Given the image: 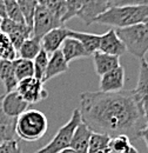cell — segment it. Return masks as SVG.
<instances>
[{
  "label": "cell",
  "instance_id": "38",
  "mask_svg": "<svg viewBox=\"0 0 148 153\" xmlns=\"http://www.w3.org/2000/svg\"><path fill=\"white\" fill-rule=\"evenodd\" d=\"M144 24H145V26L147 27V30H148V17L146 18V19H145V21H144Z\"/></svg>",
  "mask_w": 148,
  "mask_h": 153
},
{
  "label": "cell",
  "instance_id": "20",
  "mask_svg": "<svg viewBox=\"0 0 148 153\" xmlns=\"http://www.w3.org/2000/svg\"><path fill=\"white\" fill-rule=\"evenodd\" d=\"M68 37L78 39L84 47L87 50V52L92 56L94 52L99 51V44H100V36L93 34V33H86V32H80V31H74L70 30Z\"/></svg>",
  "mask_w": 148,
  "mask_h": 153
},
{
  "label": "cell",
  "instance_id": "14",
  "mask_svg": "<svg viewBox=\"0 0 148 153\" xmlns=\"http://www.w3.org/2000/svg\"><path fill=\"white\" fill-rule=\"evenodd\" d=\"M138 100L140 101V105L145 112L148 114V62L146 59H141L140 64V72H139V79L136 87L133 90Z\"/></svg>",
  "mask_w": 148,
  "mask_h": 153
},
{
  "label": "cell",
  "instance_id": "18",
  "mask_svg": "<svg viewBox=\"0 0 148 153\" xmlns=\"http://www.w3.org/2000/svg\"><path fill=\"white\" fill-rule=\"evenodd\" d=\"M91 135H92L91 128L85 123L81 121L74 131L70 147L78 153H88V144Z\"/></svg>",
  "mask_w": 148,
  "mask_h": 153
},
{
  "label": "cell",
  "instance_id": "8",
  "mask_svg": "<svg viewBox=\"0 0 148 153\" xmlns=\"http://www.w3.org/2000/svg\"><path fill=\"white\" fill-rule=\"evenodd\" d=\"M0 31L8 36L12 45L18 51L25 40L32 37L33 30L26 22H17L8 18H4L0 25Z\"/></svg>",
  "mask_w": 148,
  "mask_h": 153
},
{
  "label": "cell",
  "instance_id": "24",
  "mask_svg": "<svg viewBox=\"0 0 148 153\" xmlns=\"http://www.w3.org/2000/svg\"><path fill=\"white\" fill-rule=\"evenodd\" d=\"M133 147L134 146L130 143V137L125 134H120L111 138L106 153H126L130 151Z\"/></svg>",
  "mask_w": 148,
  "mask_h": 153
},
{
  "label": "cell",
  "instance_id": "2",
  "mask_svg": "<svg viewBox=\"0 0 148 153\" xmlns=\"http://www.w3.org/2000/svg\"><path fill=\"white\" fill-rule=\"evenodd\" d=\"M147 17L148 6L146 5H120L111 6L95 19V22L116 28H124L141 24Z\"/></svg>",
  "mask_w": 148,
  "mask_h": 153
},
{
  "label": "cell",
  "instance_id": "21",
  "mask_svg": "<svg viewBox=\"0 0 148 153\" xmlns=\"http://www.w3.org/2000/svg\"><path fill=\"white\" fill-rule=\"evenodd\" d=\"M41 48H42L41 38L32 36L31 38L25 40L22 42V45L20 46V48L18 50V57L28 59V60H33L38 56V53L41 51Z\"/></svg>",
  "mask_w": 148,
  "mask_h": 153
},
{
  "label": "cell",
  "instance_id": "40",
  "mask_svg": "<svg viewBox=\"0 0 148 153\" xmlns=\"http://www.w3.org/2000/svg\"><path fill=\"white\" fill-rule=\"evenodd\" d=\"M146 123H147V127H148V114L146 115Z\"/></svg>",
  "mask_w": 148,
  "mask_h": 153
},
{
  "label": "cell",
  "instance_id": "33",
  "mask_svg": "<svg viewBox=\"0 0 148 153\" xmlns=\"http://www.w3.org/2000/svg\"><path fill=\"white\" fill-rule=\"evenodd\" d=\"M120 5H146L148 6V0H114L111 6Z\"/></svg>",
  "mask_w": 148,
  "mask_h": 153
},
{
  "label": "cell",
  "instance_id": "31",
  "mask_svg": "<svg viewBox=\"0 0 148 153\" xmlns=\"http://www.w3.org/2000/svg\"><path fill=\"white\" fill-rule=\"evenodd\" d=\"M82 1L84 0H65L66 8H67V12H66V16H65V19H64L65 22L78 16V13H79V11L82 6Z\"/></svg>",
  "mask_w": 148,
  "mask_h": 153
},
{
  "label": "cell",
  "instance_id": "6",
  "mask_svg": "<svg viewBox=\"0 0 148 153\" xmlns=\"http://www.w3.org/2000/svg\"><path fill=\"white\" fill-rule=\"evenodd\" d=\"M60 26H64V24L50 10H47L42 5H38L33 16V24H32L33 34L32 36L42 38L47 32Z\"/></svg>",
  "mask_w": 148,
  "mask_h": 153
},
{
  "label": "cell",
  "instance_id": "15",
  "mask_svg": "<svg viewBox=\"0 0 148 153\" xmlns=\"http://www.w3.org/2000/svg\"><path fill=\"white\" fill-rule=\"evenodd\" d=\"M60 51L68 64L76 59L91 57V54L87 52V50L84 47V45L78 39L72 38V37H67L65 39V41L62 42V45L60 47Z\"/></svg>",
  "mask_w": 148,
  "mask_h": 153
},
{
  "label": "cell",
  "instance_id": "12",
  "mask_svg": "<svg viewBox=\"0 0 148 153\" xmlns=\"http://www.w3.org/2000/svg\"><path fill=\"white\" fill-rule=\"evenodd\" d=\"M99 51L107 53V54H112V56H118V57H121L122 54L127 52L125 44L119 38L114 28H111L110 31L100 36Z\"/></svg>",
  "mask_w": 148,
  "mask_h": 153
},
{
  "label": "cell",
  "instance_id": "16",
  "mask_svg": "<svg viewBox=\"0 0 148 153\" xmlns=\"http://www.w3.org/2000/svg\"><path fill=\"white\" fill-rule=\"evenodd\" d=\"M92 57L95 73L100 76L120 66V57L118 56H112L101 51H96L93 53Z\"/></svg>",
  "mask_w": 148,
  "mask_h": 153
},
{
  "label": "cell",
  "instance_id": "36",
  "mask_svg": "<svg viewBox=\"0 0 148 153\" xmlns=\"http://www.w3.org/2000/svg\"><path fill=\"white\" fill-rule=\"evenodd\" d=\"M59 153H78L76 151H74L73 149H71V147H68V149H65V150H62V151H60Z\"/></svg>",
  "mask_w": 148,
  "mask_h": 153
},
{
  "label": "cell",
  "instance_id": "1",
  "mask_svg": "<svg viewBox=\"0 0 148 153\" xmlns=\"http://www.w3.org/2000/svg\"><path fill=\"white\" fill-rule=\"evenodd\" d=\"M80 114L92 132L115 137L125 134L139 138L147 127L146 114L134 91L82 92L80 94Z\"/></svg>",
  "mask_w": 148,
  "mask_h": 153
},
{
  "label": "cell",
  "instance_id": "37",
  "mask_svg": "<svg viewBox=\"0 0 148 153\" xmlns=\"http://www.w3.org/2000/svg\"><path fill=\"white\" fill-rule=\"evenodd\" d=\"M126 153H139V152L136 151V149H135V147H133L130 151H128V152H126Z\"/></svg>",
  "mask_w": 148,
  "mask_h": 153
},
{
  "label": "cell",
  "instance_id": "32",
  "mask_svg": "<svg viewBox=\"0 0 148 153\" xmlns=\"http://www.w3.org/2000/svg\"><path fill=\"white\" fill-rule=\"evenodd\" d=\"M0 153H22V151L18 141L12 139L0 144Z\"/></svg>",
  "mask_w": 148,
  "mask_h": 153
},
{
  "label": "cell",
  "instance_id": "28",
  "mask_svg": "<svg viewBox=\"0 0 148 153\" xmlns=\"http://www.w3.org/2000/svg\"><path fill=\"white\" fill-rule=\"evenodd\" d=\"M39 5L45 6V7H46L47 10H50L62 24H65L64 19H65V16H66V12H67L65 0H45L42 4H39Z\"/></svg>",
  "mask_w": 148,
  "mask_h": 153
},
{
  "label": "cell",
  "instance_id": "43",
  "mask_svg": "<svg viewBox=\"0 0 148 153\" xmlns=\"http://www.w3.org/2000/svg\"><path fill=\"white\" fill-rule=\"evenodd\" d=\"M2 97H4V96H0V101H1V99H2Z\"/></svg>",
  "mask_w": 148,
  "mask_h": 153
},
{
  "label": "cell",
  "instance_id": "30",
  "mask_svg": "<svg viewBox=\"0 0 148 153\" xmlns=\"http://www.w3.org/2000/svg\"><path fill=\"white\" fill-rule=\"evenodd\" d=\"M5 5H6V18L17 22H26L17 0H5Z\"/></svg>",
  "mask_w": 148,
  "mask_h": 153
},
{
  "label": "cell",
  "instance_id": "26",
  "mask_svg": "<svg viewBox=\"0 0 148 153\" xmlns=\"http://www.w3.org/2000/svg\"><path fill=\"white\" fill-rule=\"evenodd\" d=\"M48 60H50V54L41 48V51L38 53V56L33 59V66H34V76L44 81L45 73L47 70V65H48Z\"/></svg>",
  "mask_w": 148,
  "mask_h": 153
},
{
  "label": "cell",
  "instance_id": "17",
  "mask_svg": "<svg viewBox=\"0 0 148 153\" xmlns=\"http://www.w3.org/2000/svg\"><path fill=\"white\" fill-rule=\"evenodd\" d=\"M68 70H70V64L66 61V59L62 56L61 51L58 50V51L50 54V60H48L47 70H46V73H45L44 82L51 80L52 78H54L56 76L66 73Z\"/></svg>",
  "mask_w": 148,
  "mask_h": 153
},
{
  "label": "cell",
  "instance_id": "25",
  "mask_svg": "<svg viewBox=\"0 0 148 153\" xmlns=\"http://www.w3.org/2000/svg\"><path fill=\"white\" fill-rule=\"evenodd\" d=\"M110 140L111 137L107 134L92 132L88 144V153H106Z\"/></svg>",
  "mask_w": 148,
  "mask_h": 153
},
{
  "label": "cell",
  "instance_id": "39",
  "mask_svg": "<svg viewBox=\"0 0 148 153\" xmlns=\"http://www.w3.org/2000/svg\"><path fill=\"white\" fill-rule=\"evenodd\" d=\"M45 0H38V4H42Z\"/></svg>",
  "mask_w": 148,
  "mask_h": 153
},
{
  "label": "cell",
  "instance_id": "10",
  "mask_svg": "<svg viewBox=\"0 0 148 153\" xmlns=\"http://www.w3.org/2000/svg\"><path fill=\"white\" fill-rule=\"evenodd\" d=\"M0 106L6 115L11 118H18L22 112H25L28 108L30 104L24 100V98L19 94L17 90H14L2 97Z\"/></svg>",
  "mask_w": 148,
  "mask_h": 153
},
{
  "label": "cell",
  "instance_id": "42",
  "mask_svg": "<svg viewBox=\"0 0 148 153\" xmlns=\"http://www.w3.org/2000/svg\"><path fill=\"white\" fill-rule=\"evenodd\" d=\"M113 1H114V0H110V4H111V5H112V2H113Z\"/></svg>",
  "mask_w": 148,
  "mask_h": 153
},
{
  "label": "cell",
  "instance_id": "22",
  "mask_svg": "<svg viewBox=\"0 0 148 153\" xmlns=\"http://www.w3.org/2000/svg\"><path fill=\"white\" fill-rule=\"evenodd\" d=\"M16 119L4 113L0 106V144L12 140L16 137Z\"/></svg>",
  "mask_w": 148,
  "mask_h": 153
},
{
  "label": "cell",
  "instance_id": "41",
  "mask_svg": "<svg viewBox=\"0 0 148 153\" xmlns=\"http://www.w3.org/2000/svg\"><path fill=\"white\" fill-rule=\"evenodd\" d=\"M1 21H2V18H1V17H0V25H1Z\"/></svg>",
  "mask_w": 148,
  "mask_h": 153
},
{
  "label": "cell",
  "instance_id": "4",
  "mask_svg": "<svg viewBox=\"0 0 148 153\" xmlns=\"http://www.w3.org/2000/svg\"><path fill=\"white\" fill-rule=\"evenodd\" d=\"M115 31L130 54L140 60L145 58L148 52V30L144 22L124 28H116Z\"/></svg>",
  "mask_w": 148,
  "mask_h": 153
},
{
  "label": "cell",
  "instance_id": "19",
  "mask_svg": "<svg viewBox=\"0 0 148 153\" xmlns=\"http://www.w3.org/2000/svg\"><path fill=\"white\" fill-rule=\"evenodd\" d=\"M0 81L4 85L6 93L17 90L19 80L16 76L13 64L11 60L0 59Z\"/></svg>",
  "mask_w": 148,
  "mask_h": 153
},
{
  "label": "cell",
  "instance_id": "3",
  "mask_svg": "<svg viewBox=\"0 0 148 153\" xmlns=\"http://www.w3.org/2000/svg\"><path fill=\"white\" fill-rule=\"evenodd\" d=\"M47 117L38 110H26L16 119V135L21 140H40L47 133Z\"/></svg>",
  "mask_w": 148,
  "mask_h": 153
},
{
  "label": "cell",
  "instance_id": "34",
  "mask_svg": "<svg viewBox=\"0 0 148 153\" xmlns=\"http://www.w3.org/2000/svg\"><path fill=\"white\" fill-rule=\"evenodd\" d=\"M0 17L2 19L6 18V5H5V0H0Z\"/></svg>",
  "mask_w": 148,
  "mask_h": 153
},
{
  "label": "cell",
  "instance_id": "5",
  "mask_svg": "<svg viewBox=\"0 0 148 153\" xmlns=\"http://www.w3.org/2000/svg\"><path fill=\"white\" fill-rule=\"evenodd\" d=\"M80 123H81L80 111L78 108H75L72 113V117L70 118V120L58 130L53 139L34 153H59L65 149H68L71 145V141H72L74 131Z\"/></svg>",
  "mask_w": 148,
  "mask_h": 153
},
{
  "label": "cell",
  "instance_id": "27",
  "mask_svg": "<svg viewBox=\"0 0 148 153\" xmlns=\"http://www.w3.org/2000/svg\"><path fill=\"white\" fill-rule=\"evenodd\" d=\"M17 57H18V51L12 45L8 36L0 31V59L12 61Z\"/></svg>",
  "mask_w": 148,
  "mask_h": 153
},
{
  "label": "cell",
  "instance_id": "7",
  "mask_svg": "<svg viewBox=\"0 0 148 153\" xmlns=\"http://www.w3.org/2000/svg\"><path fill=\"white\" fill-rule=\"evenodd\" d=\"M17 91L30 105L40 102L48 97V92L44 87V81L37 79L36 76L20 80L17 86Z\"/></svg>",
  "mask_w": 148,
  "mask_h": 153
},
{
  "label": "cell",
  "instance_id": "23",
  "mask_svg": "<svg viewBox=\"0 0 148 153\" xmlns=\"http://www.w3.org/2000/svg\"><path fill=\"white\" fill-rule=\"evenodd\" d=\"M13 64V70L16 76L19 81L24 80L26 78L34 76V66H33V60L24 59V58L17 57L14 60H12Z\"/></svg>",
  "mask_w": 148,
  "mask_h": 153
},
{
  "label": "cell",
  "instance_id": "11",
  "mask_svg": "<svg viewBox=\"0 0 148 153\" xmlns=\"http://www.w3.org/2000/svg\"><path fill=\"white\" fill-rule=\"evenodd\" d=\"M125 87V70L120 65L116 68L100 76V91L113 93L122 91Z\"/></svg>",
  "mask_w": 148,
  "mask_h": 153
},
{
  "label": "cell",
  "instance_id": "9",
  "mask_svg": "<svg viewBox=\"0 0 148 153\" xmlns=\"http://www.w3.org/2000/svg\"><path fill=\"white\" fill-rule=\"evenodd\" d=\"M111 7L110 0H84L82 6L78 13V18L85 25L90 26L95 19Z\"/></svg>",
  "mask_w": 148,
  "mask_h": 153
},
{
  "label": "cell",
  "instance_id": "29",
  "mask_svg": "<svg viewBox=\"0 0 148 153\" xmlns=\"http://www.w3.org/2000/svg\"><path fill=\"white\" fill-rule=\"evenodd\" d=\"M19 7L24 14V18L25 21L28 26L32 27V24H33V16H34V12H36V8L39 5L38 4V0H17Z\"/></svg>",
  "mask_w": 148,
  "mask_h": 153
},
{
  "label": "cell",
  "instance_id": "13",
  "mask_svg": "<svg viewBox=\"0 0 148 153\" xmlns=\"http://www.w3.org/2000/svg\"><path fill=\"white\" fill-rule=\"evenodd\" d=\"M68 33H70V28H67L65 26H60V27H56V28L51 30L41 38L42 48L48 54L60 50L62 42L68 37Z\"/></svg>",
  "mask_w": 148,
  "mask_h": 153
},
{
  "label": "cell",
  "instance_id": "35",
  "mask_svg": "<svg viewBox=\"0 0 148 153\" xmlns=\"http://www.w3.org/2000/svg\"><path fill=\"white\" fill-rule=\"evenodd\" d=\"M139 138H142V139L145 140V143H146L147 149H148V127L144 128V130L140 132V137H139Z\"/></svg>",
  "mask_w": 148,
  "mask_h": 153
}]
</instances>
